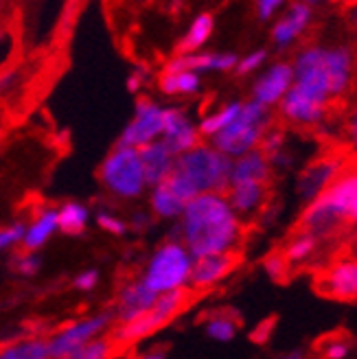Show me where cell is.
Segmentation results:
<instances>
[{"mask_svg": "<svg viewBox=\"0 0 357 359\" xmlns=\"http://www.w3.org/2000/svg\"><path fill=\"white\" fill-rule=\"evenodd\" d=\"M171 239L180 241L193 259L235 252L243 237V222L230 208L226 195H198L184 206Z\"/></svg>", "mask_w": 357, "mask_h": 359, "instance_id": "6da1fadb", "label": "cell"}, {"mask_svg": "<svg viewBox=\"0 0 357 359\" xmlns=\"http://www.w3.org/2000/svg\"><path fill=\"white\" fill-rule=\"evenodd\" d=\"M290 64L294 88L327 105L344 97L353 86L355 60L346 44H305Z\"/></svg>", "mask_w": 357, "mask_h": 359, "instance_id": "7a4b0ae2", "label": "cell"}, {"mask_svg": "<svg viewBox=\"0 0 357 359\" xmlns=\"http://www.w3.org/2000/svg\"><path fill=\"white\" fill-rule=\"evenodd\" d=\"M230 165H233L230 158L220 154L208 142H200L198 147L175 158L167 187L184 204L206 193L224 195L230 184Z\"/></svg>", "mask_w": 357, "mask_h": 359, "instance_id": "3957f363", "label": "cell"}, {"mask_svg": "<svg viewBox=\"0 0 357 359\" xmlns=\"http://www.w3.org/2000/svg\"><path fill=\"white\" fill-rule=\"evenodd\" d=\"M357 219V175L346 169L335 182L302 210L300 232L320 239Z\"/></svg>", "mask_w": 357, "mask_h": 359, "instance_id": "277c9868", "label": "cell"}, {"mask_svg": "<svg viewBox=\"0 0 357 359\" xmlns=\"http://www.w3.org/2000/svg\"><path fill=\"white\" fill-rule=\"evenodd\" d=\"M193 261L195 259L180 241L167 239L151 252L138 280L156 296L189 290Z\"/></svg>", "mask_w": 357, "mask_h": 359, "instance_id": "5b68a950", "label": "cell"}, {"mask_svg": "<svg viewBox=\"0 0 357 359\" xmlns=\"http://www.w3.org/2000/svg\"><path fill=\"white\" fill-rule=\"evenodd\" d=\"M272 128V110L252 99L241 101V110L237 118L222 130L217 136H213L208 145L215 147L226 158L235 160L248 151L259 149L263 136Z\"/></svg>", "mask_w": 357, "mask_h": 359, "instance_id": "8992f818", "label": "cell"}, {"mask_svg": "<svg viewBox=\"0 0 357 359\" xmlns=\"http://www.w3.org/2000/svg\"><path fill=\"white\" fill-rule=\"evenodd\" d=\"M99 180L105 191L125 202L138 200L147 193L138 149L119 145V142L103 158L99 167Z\"/></svg>", "mask_w": 357, "mask_h": 359, "instance_id": "52a82bcc", "label": "cell"}, {"mask_svg": "<svg viewBox=\"0 0 357 359\" xmlns=\"http://www.w3.org/2000/svg\"><path fill=\"white\" fill-rule=\"evenodd\" d=\"M189 300V290L182 292H169V294H160L154 302V307L128 325H119L112 333V342L116 346L121 344H134L138 339L147 337L156 331H160L165 325H169V320H173L177 313L184 309V304Z\"/></svg>", "mask_w": 357, "mask_h": 359, "instance_id": "ba28073f", "label": "cell"}, {"mask_svg": "<svg viewBox=\"0 0 357 359\" xmlns=\"http://www.w3.org/2000/svg\"><path fill=\"white\" fill-rule=\"evenodd\" d=\"M112 322H114L112 311H99V313L68 322V325L58 329L46 339L50 359H66L83 344L93 342L97 337H103V333L112 327Z\"/></svg>", "mask_w": 357, "mask_h": 359, "instance_id": "9c48e42d", "label": "cell"}, {"mask_svg": "<svg viewBox=\"0 0 357 359\" xmlns=\"http://www.w3.org/2000/svg\"><path fill=\"white\" fill-rule=\"evenodd\" d=\"M163 118H165V107L158 101L147 97L138 99L130 123L121 132L119 145L140 149L145 145H151V142H158L160 136H163Z\"/></svg>", "mask_w": 357, "mask_h": 359, "instance_id": "30bf717a", "label": "cell"}, {"mask_svg": "<svg viewBox=\"0 0 357 359\" xmlns=\"http://www.w3.org/2000/svg\"><path fill=\"white\" fill-rule=\"evenodd\" d=\"M346 160L342 156H325L318 158L316 163L307 165L298 175L296 193L302 202H314L316 197L323 195L337 177L346 171Z\"/></svg>", "mask_w": 357, "mask_h": 359, "instance_id": "8fae6325", "label": "cell"}, {"mask_svg": "<svg viewBox=\"0 0 357 359\" xmlns=\"http://www.w3.org/2000/svg\"><path fill=\"white\" fill-rule=\"evenodd\" d=\"M160 142L177 158L202 142V136L198 132V123L191 118V114L184 107H165L163 118V136Z\"/></svg>", "mask_w": 357, "mask_h": 359, "instance_id": "7c38bea8", "label": "cell"}, {"mask_svg": "<svg viewBox=\"0 0 357 359\" xmlns=\"http://www.w3.org/2000/svg\"><path fill=\"white\" fill-rule=\"evenodd\" d=\"M294 86V73L290 62H272L265 64V68L259 73V77L252 81V101L272 107L283 101V97L290 93Z\"/></svg>", "mask_w": 357, "mask_h": 359, "instance_id": "4fadbf2b", "label": "cell"}, {"mask_svg": "<svg viewBox=\"0 0 357 359\" xmlns=\"http://www.w3.org/2000/svg\"><path fill=\"white\" fill-rule=\"evenodd\" d=\"M278 107V114L296 125V128H318L327 121L329 114V105L318 101L305 93H300L298 88H290V93L283 97V101L276 105Z\"/></svg>", "mask_w": 357, "mask_h": 359, "instance_id": "5bb4252c", "label": "cell"}, {"mask_svg": "<svg viewBox=\"0 0 357 359\" xmlns=\"http://www.w3.org/2000/svg\"><path fill=\"white\" fill-rule=\"evenodd\" d=\"M314 22V7L309 3H292L272 25V42L278 48L296 44Z\"/></svg>", "mask_w": 357, "mask_h": 359, "instance_id": "9a60e30c", "label": "cell"}, {"mask_svg": "<svg viewBox=\"0 0 357 359\" xmlns=\"http://www.w3.org/2000/svg\"><path fill=\"white\" fill-rule=\"evenodd\" d=\"M239 55L235 53H222V50H200V53H191V55H175L165 64L167 73L173 70H189L195 75H204V73H230L235 70Z\"/></svg>", "mask_w": 357, "mask_h": 359, "instance_id": "2e32d148", "label": "cell"}, {"mask_svg": "<svg viewBox=\"0 0 357 359\" xmlns=\"http://www.w3.org/2000/svg\"><path fill=\"white\" fill-rule=\"evenodd\" d=\"M316 290L333 300L351 302L357 298V263L353 259H340L333 263L316 283Z\"/></svg>", "mask_w": 357, "mask_h": 359, "instance_id": "e0dca14e", "label": "cell"}, {"mask_svg": "<svg viewBox=\"0 0 357 359\" xmlns=\"http://www.w3.org/2000/svg\"><path fill=\"white\" fill-rule=\"evenodd\" d=\"M237 267V255H213V257H200L193 261L191 269V283L189 290H210L217 283H222L226 276H230Z\"/></svg>", "mask_w": 357, "mask_h": 359, "instance_id": "ac0fdd59", "label": "cell"}, {"mask_svg": "<svg viewBox=\"0 0 357 359\" xmlns=\"http://www.w3.org/2000/svg\"><path fill=\"white\" fill-rule=\"evenodd\" d=\"M156 294L149 292L145 285H142L138 278L130 280L121 287L119 298H116V307H114V320L119 325H128V322L145 316L156 302Z\"/></svg>", "mask_w": 357, "mask_h": 359, "instance_id": "d6986e66", "label": "cell"}, {"mask_svg": "<svg viewBox=\"0 0 357 359\" xmlns=\"http://www.w3.org/2000/svg\"><path fill=\"white\" fill-rule=\"evenodd\" d=\"M138 158H140V167H142V175H145L147 189L167 182L173 171L175 156L163 145V142L158 140V142H151V145L140 147Z\"/></svg>", "mask_w": 357, "mask_h": 359, "instance_id": "ffe728a7", "label": "cell"}, {"mask_svg": "<svg viewBox=\"0 0 357 359\" xmlns=\"http://www.w3.org/2000/svg\"><path fill=\"white\" fill-rule=\"evenodd\" d=\"M226 200L230 208L235 210V215L241 217H250V215H257L265 202H267V184L259 182H233L226 189Z\"/></svg>", "mask_w": 357, "mask_h": 359, "instance_id": "44dd1931", "label": "cell"}, {"mask_svg": "<svg viewBox=\"0 0 357 359\" xmlns=\"http://www.w3.org/2000/svg\"><path fill=\"white\" fill-rule=\"evenodd\" d=\"M272 167L267 163V156L261 149H252L233 160L230 165V184L233 182H259L270 184Z\"/></svg>", "mask_w": 357, "mask_h": 359, "instance_id": "7402d4cb", "label": "cell"}, {"mask_svg": "<svg viewBox=\"0 0 357 359\" xmlns=\"http://www.w3.org/2000/svg\"><path fill=\"white\" fill-rule=\"evenodd\" d=\"M58 230V208H42L35 217L25 224V237H22V248L27 252H38L42 250Z\"/></svg>", "mask_w": 357, "mask_h": 359, "instance_id": "603a6c76", "label": "cell"}, {"mask_svg": "<svg viewBox=\"0 0 357 359\" xmlns=\"http://www.w3.org/2000/svg\"><path fill=\"white\" fill-rule=\"evenodd\" d=\"M213 31H215V15L202 11L191 20L187 33L182 35L180 44H177V55H191V53H200L208 44Z\"/></svg>", "mask_w": 357, "mask_h": 359, "instance_id": "cb8c5ba5", "label": "cell"}, {"mask_svg": "<svg viewBox=\"0 0 357 359\" xmlns=\"http://www.w3.org/2000/svg\"><path fill=\"white\" fill-rule=\"evenodd\" d=\"M147 191H149V215L154 219L173 222V224L180 219V215L187 204L167 187V182L151 187Z\"/></svg>", "mask_w": 357, "mask_h": 359, "instance_id": "d4e9b609", "label": "cell"}, {"mask_svg": "<svg viewBox=\"0 0 357 359\" xmlns=\"http://www.w3.org/2000/svg\"><path fill=\"white\" fill-rule=\"evenodd\" d=\"M239 110H241V101L235 99V101H226V103H222L220 107H215V110L206 112V114L200 118V123H198V132H200V136H202V138H208V140H210L213 136H217L222 130H226L228 125L237 118Z\"/></svg>", "mask_w": 357, "mask_h": 359, "instance_id": "484cf974", "label": "cell"}, {"mask_svg": "<svg viewBox=\"0 0 357 359\" xmlns=\"http://www.w3.org/2000/svg\"><path fill=\"white\" fill-rule=\"evenodd\" d=\"M160 90L167 97H193L202 90V77L189 73V70H173V73L163 70V75H160Z\"/></svg>", "mask_w": 357, "mask_h": 359, "instance_id": "4316f807", "label": "cell"}, {"mask_svg": "<svg viewBox=\"0 0 357 359\" xmlns=\"http://www.w3.org/2000/svg\"><path fill=\"white\" fill-rule=\"evenodd\" d=\"M90 208L81 202H64L58 208V230H62L64 235H81V232L90 224Z\"/></svg>", "mask_w": 357, "mask_h": 359, "instance_id": "83f0119b", "label": "cell"}, {"mask_svg": "<svg viewBox=\"0 0 357 359\" xmlns=\"http://www.w3.org/2000/svg\"><path fill=\"white\" fill-rule=\"evenodd\" d=\"M0 359H50L44 337H25L0 346Z\"/></svg>", "mask_w": 357, "mask_h": 359, "instance_id": "f1b7e54d", "label": "cell"}, {"mask_svg": "<svg viewBox=\"0 0 357 359\" xmlns=\"http://www.w3.org/2000/svg\"><path fill=\"white\" fill-rule=\"evenodd\" d=\"M237 320L230 318L228 313H215L206 320V335L210 339H215L220 344L233 342L237 337Z\"/></svg>", "mask_w": 357, "mask_h": 359, "instance_id": "f546056e", "label": "cell"}, {"mask_svg": "<svg viewBox=\"0 0 357 359\" xmlns=\"http://www.w3.org/2000/svg\"><path fill=\"white\" fill-rule=\"evenodd\" d=\"M316 248H318V239L307 235V232H298V235L288 243V248H285V261H288L290 265L292 263H305L307 259H311L316 255Z\"/></svg>", "mask_w": 357, "mask_h": 359, "instance_id": "4dcf8cb0", "label": "cell"}, {"mask_svg": "<svg viewBox=\"0 0 357 359\" xmlns=\"http://www.w3.org/2000/svg\"><path fill=\"white\" fill-rule=\"evenodd\" d=\"M114 348L116 344L112 342V337H97L93 342L77 348L73 355H68L66 359H112Z\"/></svg>", "mask_w": 357, "mask_h": 359, "instance_id": "1f68e13d", "label": "cell"}, {"mask_svg": "<svg viewBox=\"0 0 357 359\" xmlns=\"http://www.w3.org/2000/svg\"><path fill=\"white\" fill-rule=\"evenodd\" d=\"M267 64V48H255L245 53L237 60V66L235 70L241 75V77H248V75H255V73H261Z\"/></svg>", "mask_w": 357, "mask_h": 359, "instance_id": "d6a6232c", "label": "cell"}, {"mask_svg": "<svg viewBox=\"0 0 357 359\" xmlns=\"http://www.w3.org/2000/svg\"><path fill=\"white\" fill-rule=\"evenodd\" d=\"M97 226L101 230H105L108 235H114V237H123L128 235V219H123L121 215L112 212V210H99L97 212Z\"/></svg>", "mask_w": 357, "mask_h": 359, "instance_id": "836d02e7", "label": "cell"}, {"mask_svg": "<svg viewBox=\"0 0 357 359\" xmlns=\"http://www.w3.org/2000/svg\"><path fill=\"white\" fill-rule=\"evenodd\" d=\"M351 353V342L346 337H329L327 342L320 346V355L325 359H346Z\"/></svg>", "mask_w": 357, "mask_h": 359, "instance_id": "e575fe53", "label": "cell"}, {"mask_svg": "<svg viewBox=\"0 0 357 359\" xmlns=\"http://www.w3.org/2000/svg\"><path fill=\"white\" fill-rule=\"evenodd\" d=\"M40 267H42V259L40 255H35V252H22V255H18L15 261H13V269L20 276H35L40 272Z\"/></svg>", "mask_w": 357, "mask_h": 359, "instance_id": "d590c367", "label": "cell"}, {"mask_svg": "<svg viewBox=\"0 0 357 359\" xmlns=\"http://www.w3.org/2000/svg\"><path fill=\"white\" fill-rule=\"evenodd\" d=\"M25 237V224L15 222L9 226H0V252L15 248L18 243H22Z\"/></svg>", "mask_w": 357, "mask_h": 359, "instance_id": "8d00e7d4", "label": "cell"}, {"mask_svg": "<svg viewBox=\"0 0 357 359\" xmlns=\"http://www.w3.org/2000/svg\"><path fill=\"white\" fill-rule=\"evenodd\" d=\"M263 267H265V272L270 274V278H274V280L288 278V272H290V263L285 261V257L281 252L267 255L265 261H263Z\"/></svg>", "mask_w": 357, "mask_h": 359, "instance_id": "74e56055", "label": "cell"}, {"mask_svg": "<svg viewBox=\"0 0 357 359\" xmlns=\"http://www.w3.org/2000/svg\"><path fill=\"white\" fill-rule=\"evenodd\" d=\"M283 0H259L255 5V11H257V18L261 22H270V20H276L278 13L283 11Z\"/></svg>", "mask_w": 357, "mask_h": 359, "instance_id": "f35d334b", "label": "cell"}, {"mask_svg": "<svg viewBox=\"0 0 357 359\" xmlns=\"http://www.w3.org/2000/svg\"><path fill=\"white\" fill-rule=\"evenodd\" d=\"M99 278H101L99 269L90 267V269H83V272H79L75 276L73 285H75V290H79V292H93L95 287L99 285Z\"/></svg>", "mask_w": 357, "mask_h": 359, "instance_id": "ab89813d", "label": "cell"}, {"mask_svg": "<svg viewBox=\"0 0 357 359\" xmlns=\"http://www.w3.org/2000/svg\"><path fill=\"white\" fill-rule=\"evenodd\" d=\"M145 81H147V73L142 68H136V70H132V73H130L125 86H128V90H130L132 95H138L140 90H142V86H145Z\"/></svg>", "mask_w": 357, "mask_h": 359, "instance_id": "60d3db41", "label": "cell"}, {"mask_svg": "<svg viewBox=\"0 0 357 359\" xmlns=\"http://www.w3.org/2000/svg\"><path fill=\"white\" fill-rule=\"evenodd\" d=\"M11 48H13V38L11 33L0 25V66L7 62V57L11 55Z\"/></svg>", "mask_w": 357, "mask_h": 359, "instance_id": "b9f144b4", "label": "cell"}, {"mask_svg": "<svg viewBox=\"0 0 357 359\" xmlns=\"http://www.w3.org/2000/svg\"><path fill=\"white\" fill-rule=\"evenodd\" d=\"M151 222H154V217L149 212H134V217L128 222V228L130 230H136V232H142V230H147L149 226H151Z\"/></svg>", "mask_w": 357, "mask_h": 359, "instance_id": "7bdbcfd3", "label": "cell"}, {"mask_svg": "<svg viewBox=\"0 0 357 359\" xmlns=\"http://www.w3.org/2000/svg\"><path fill=\"white\" fill-rule=\"evenodd\" d=\"M274 359H307V357H305V353H302L300 348H296V351L281 353V355H276Z\"/></svg>", "mask_w": 357, "mask_h": 359, "instance_id": "ee69618b", "label": "cell"}, {"mask_svg": "<svg viewBox=\"0 0 357 359\" xmlns=\"http://www.w3.org/2000/svg\"><path fill=\"white\" fill-rule=\"evenodd\" d=\"M138 359H167L165 351H149V353H142Z\"/></svg>", "mask_w": 357, "mask_h": 359, "instance_id": "f6af8a7d", "label": "cell"}, {"mask_svg": "<svg viewBox=\"0 0 357 359\" xmlns=\"http://www.w3.org/2000/svg\"><path fill=\"white\" fill-rule=\"evenodd\" d=\"M0 11H3V3H0Z\"/></svg>", "mask_w": 357, "mask_h": 359, "instance_id": "bcb514c9", "label": "cell"}]
</instances>
